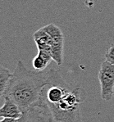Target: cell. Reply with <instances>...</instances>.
Wrapping results in <instances>:
<instances>
[{
	"instance_id": "obj_1",
	"label": "cell",
	"mask_w": 114,
	"mask_h": 122,
	"mask_svg": "<svg viewBox=\"0 0 114 122\" xmlns=\"http://www.w3.org/2000/svg\"><path fill=\"white\" fill-rule=\"evenodd\" d=\"M85 99V92L81 87H72L59 71H48L47 84L41 91L40 108L49 122H83L80 106Z\"/></svg>"
},
{
	"instance_id": "obj_2",
	"label": "cell",
	"mask_w": 114,
	"mask_h": 122,
	"mask_svg": "<svg viewBox=\"0 0 114 122\" xmlns=\"http://www.w3.org/2000/svg\"><path fill=\"white\" fill-rule=\"evenodd\" d=\"M47 79L48 71L29 70L21 60H18L3 96L13 100L22 112L40 107L41 91Z\"/></svg>"
},
{
	"instance_id": "obj_3",
	"label": "cell",
	"mask_w": 114,
	"mask_h": 122,
	"mask_svg": "<svg viewBox=\"0 0 114 122\" xmlns=\"http://www.w3.org/2000/svg\"><path fill=\"white\" fill-rule=\"evenodd\" d=\"M98 77L102 99L104 101L112 100L114 93V65L104 61L101 64Z\"/></svg>"
},
{
	"instance_id": "obj_4",
	"label": "cell",
	"mask_w": 114,
	"mask_h": 122,
	"mask_svg": "<svg viewBox=\"0 0 114 122\" xmlns=\"http://www.w3.org/2000/svg\"><path fill=\"white\" fill-rule=\"evenodd\" d=\"M51 37V49L53 61L58 66L62 64L63 46H64V35L60 30L54 24H48L43 27Z\"/></svg>"
},
{
	"instance_id": "obj_5",
	"label": "cell",
	"mask_w": 114,
	"mask_h": 122,
	"mask_svg": "<svg viewBox=\"0 0 114 122\" xmlns=\"http://www.w3.org/2000/svg\"><path fill=\"white\" fill-rule=\"evenodd\" d=\"M4 102L0 107V118H11L18 120L22 116V111L13 100L7 96H3Z\"/></svg>"
},
{
	"instance_id": "obj_6",
	"label": "cell",
	"mask_w": 114,
	"mask_h": 122,
	"mask_svg": "<svg viewBox=\"0 0 114 122\" xmlns=\"http://www.w3.org/2000/svg\"><path fill=\"white\" fill-rule=\"evenodd\" d=\"M17 122H49L47 114L40 107H35L22 112Z\"/></svg>"
},
{
	"instance_id": "obj_7",
	"label": "cell",
	"mask_w": 114,
	"mask_h": 122,
	"mask_svg": "<svg viewBox=\"0 0 114 122\" xmlns=\"http://www.w3.org/2000/svg\"><path fill=\"white\" fill-rule=\"evenodd\" d=\"M34 40L36 44L38 50L46 51L52 54L51 49V37L46 32L44 28L38 30L33 35Z\"/></svg>"
},
{
	"instance_id": "obj_8",
	"label": "cell",
	"mask_w": 114,
	"mask_h": 122,
	"mask_svg": "<svg viewBox=\"0 0 114 122\" xmlns=\"http://www.w3.org/2000/svg\"><path fill=\"white\" fill-rule=\"evenodd\" d=\"M52 60L53 57L50 52L38 50V53L32 61V66L35 71H44Z\"/></svg>"
},
{
	"instance_id": "obj_9",
	"label": "cell",
	"mask_w": 114,
	"mask_h": 122,
	"mask_svg": "<svg viewBox=\"0 0 114 122\" xmlns=\"http://www.w3.org/2000/svg\"><path fill=\"white\" fill-rule=\"evenodd\" d=\"M12 76V73L9 69L0 65V98L4 95Z\"/></svg>"
},
{
	"instance_id": "obj_10",
	"label": "cell",
	"mask_w": 114,
	"mask_h": 122,
	"mask_svg": "<svg viewBox=\"0 0 114 122\" xmlns=\"http://www.w3.org/2000/svg\"><path fill=\"white\" fill-rule=\"evenodd\" d=\"M105 58L106 61L114 65V44H112L107 49L105 52Z\"/></svg>"
},
{
	"instance_id": "obj_11",
	"label": "cell",
	"mask_w": 114,
	"mask_h": 122,
	"mask_svg": "<svg viewBox=\"0 0 114 122\" xmlns=\"http://www.w3.org/2000/svg\"><path fill=\"white\" fill-rule=\"evenodd\" d=\"M0 122H17L16 119H11V118H3L0 120Z\"/></svg>"
},
{
	"instance_id": "obj_12",
	"label": "cell",
	"mask_w": 114,
	"mask_h": 122,
	"mask_svg": "<svg viewBox=\"0 0 114 122\" xmlns=\"http://www.w3.org/2000/svg\"><path fill=\"white\" fill-rule=\"evenodd\" d=\"M1 42H2V39H1V37H0V44H1Z\"/></svg>"
}]
</instances>
